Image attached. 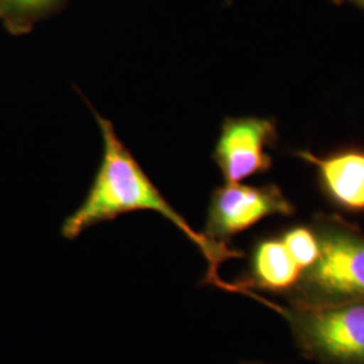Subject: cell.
Segmentation results:
<instances>
[{
	"instance_id": "3957f363",
	"label": "cell",
	"mask_w": 364,
	"mask_h": 364,
	"mask_svg": "<svg viewBox=\"0 0 364 364\" xmlns=\"http://www.w3.org/2000/svg\"><path fill=\"white\" fill-rule=\"evenodd\" d=\"M278 309L306 358L321 364H364V302Z\"/></svg>"
},
{
	"instance_id": "277c9868",
	"label": "cell",
	"mask_w": 364,
	"mask_h": 364,
	"mask_svg": "<svg viewBox=\"0 0 364 364\" xmlns=\"http://www.w3.org/2000/svg\"><path fill=\"white\" fill-rule=\"evenodd\" d=\"M293 213V204L277 185L251 186L225 182L212 193L204 235L224 243L269 216Z\"/></svg>"
},
{
	"instance_id": "52a82bcc",
	"label": "cell",
	"mask_w": 364,
	"mask_h": 364,
	"mask_svg": "<svg viewBox=\"0 0 364 364\" xmlns=\"http://www.w3.org/2000/svg\"><path fill=\"white\" fill-rule=\"evenodd\" d=\"M252 278L267 290H291L297 285L302 270L291 258L281 237L258 242L252 252Z\"/></svg>"
},
{
	"instance_id": "6da1fadb",
	"label": "cell",
	"mask_w": 364,
	"mask_h": 364,
	"mask_svg": "<svg viewBox=\"0 0 364 364\" xmlns=\"http://www.w3.org/2000/svg\"><path fill=\"white\" fill-rule=\"evenodd\" d=\"M92 111L102 132V161L88 195L64 221L63 236L72 240L99 223L114 220L120 215L135 210H151L168 219L201 250L210 264V278H218V264L223 260L237 258L239 252L195 231L178 210L170 205L127 146L122 142L114 123L93 108Z\"/></svg>"
},
{
	"instance_id": "30bf717a",
	"label": "cell",
	"mask_w": 364,
	"mask_h": 364,
	"mask_svg": "<svg viewBox=\"0 0 364 364\" xmlns=\"http://www.w3.org/2000/svg\"><path fill=\"white\" fill-rule=\"evenodd\" d=\"M356 1H358L360 6H363L364 7V0H356Z\"/></svg>"
},
{
	"instance_id": "8992f818",
	"label": "cell",
	"mask_w": 364,
	"mask_h": 364,
	"mask_svg": "<svg viewBox=\"0 0 364 364\" xmlns=\"http://www.w3.org/2000/svg\"><path fill=\"white\" fill-rule=\"evenodd\" d=\"M296 156L313 165L324 195L338 208L364 210V149L348 147L329 156L299 150Z\"/></svg>"
},
{
	"instance_id": "5b68a950",
	"label": "cell",
	"mask_w": 364,
	"mask_h": 364,
	"mask_svg": "<svg viewBox=\"0 0 364 364\" xmlns=\"http://www.w3.org/2000/svg\"><path fill=\"white\" fill-rule=\"evenodd\" d=\"M278 138L272 119L225 117L212 158L227 183H237L269 171L273 159L267 153Z\"/></svg>"
},
{
	"instance_id": "9c48e42d",
	"label": "cell",
	"mask_w": 364,
	"mask_h": 364,
	"mask_svg": "<svg viewBox=\"0 0 364 364\" xmlns=\"http://www.w3.org/2000/svg\"><path fill=\"white\" fill-rule=\"evenodd\" d=\"M291 258L296 260L302 270H308L320 257V243L313 227L299 225L287 230L281 236Z\"/></svg>"
},
{
	"instance_id": "7a4b0ae2",
	"label": "cell",
	"mask_w": 364,
	"mask_h": 364,
	"mask_svg": "<svg viewBox=\"0 0 364 364\" xmlns=\"http://www.w3.org/2000/svg\"><path fill=\"white\" fill-rule=\"evenodd\" d=\"M320 257L289 294L291 306L364 302V235L335 216L314 223Z\"/></svg>"
},
{
	"instance_id": "ba28073f",
	"label": "cell",
	"mask_w": 364,
	"mask_h": 364,
	"mask_svg": "<svg viewBox=\"0 0 364 364\" xmlns=\"http://www.w3.org/2000/svg\"><path fill=\"white\" fill-rule=\"evenodd\" d=\"M65 0H0V21L14 34L22 36L55 13Z\"/></svg>"
}]
</instances>
